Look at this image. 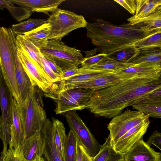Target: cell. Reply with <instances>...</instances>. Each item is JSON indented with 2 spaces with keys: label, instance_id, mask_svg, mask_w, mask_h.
<instances>
[{
  "label": "cell",
  "instance_id": "18",
  "mask_svg": "<svg viewBox=\"0 0 161 161\" xmlns=\"http://www.w3.org/2000/svg\"><path fill=\"white\" fill-rule=\"evenodd\" d=\"M121 81L115 72H114L75 85L63 86H58V88L61 89L73 88H89L95 91L114 86L119 83Z\"/></svg>",
  "mask_w": 161,
  "mask_h": 161
},
{
  "label": "cell",
  "instance_id": "12",
  "mask_svg": "<svg viewBox=\"0 0 161 161\" xmlns=\"http://www.w3.org/2000/svg\"><path fill=\"white\" fill-rule=\"evenodd\" d=\"M150 123L148 118L128 130L113 144L114 150L117 153L124 154L136 142L142 138Z\"/></svg>",
  "mask_w": 161,
  "mask_h": 161
},
{
  "label": "cell",
  "instance_id": "37",
  "mask_svg": "<svg viewBox=\"0 0 161 161\" xmlns=\"http://www.w3.org/2000/svg\"><path fill=\"white\" fill-rule=\"evenodd\" d=\"M107 56V54L99 53L91 56L85 57L83 58L81 62V66L85 68H89Z\"/></svg>",
  "mask_w": 161,
  "mask_h": 161
},
{
  "label": "cell",
  "instance_id": "19",
  "mask_svg": "<svg viewBox=\"0 0 161 161\" xmlns=\"http://www.w3.org/2000/svg\"><path fill=\"white\" fill-rule=\"evenodd\" d=\"M11 3L33 12H36L49 15L58 8L65 0H9Z\"/></svg>",
  "mask_w": 161,
  "mask_h": 161
},
{
  "label": "cell",
  "instance_id": "10",
  "mask_svg": "<svg viewBox=\"0 0 161 161\" xmlns=\"http://www.w3.org/2000/svg\"><path fill=\"white\" fill-rule=\"evenodd\" d=\"M13 98L0 72V108L3 125L2 135L1 139L3 144V150L1 153V157H3L7 152V147L10 138V128Z\"/></svg>",
  "mask_w": 161,
  "mask_h": 161
},
{
  "label": "cell",
  "instance_id": "7",
  "mask_svg": "<svg viewBox=\"0 0 161 161\" xmlns=\"http://www.w3.org/2000/svg\"><path fill=\"white\" fill-rule=\"evenodd\" d=\"M47 20L51 25L48 40H62L73 30L86 28L88 23L81 15L58 8L49 14Z\"/></svg>",
  "mask_w": 161,
  "mask_h": 161
},
{
  "label": "cell",
  "instance_id": "33",
  "mask_svg": "<svg viewBox=\"0 0 161 161\" xmlns=\"http://www.w3.org/2000/svg\"><path fill=\"white\" fill-rule=\"evenodd\" d=\"M152 63L161 64V49L156 48L140 51V54L130 63Z\"/></svg>",
  "mask_w": 161,
  "mask_h": 161
},
{
  "label": "cell",
  "instance_id": "20",
  "mask_svg": "<svg viewBox=\"0 0 161 161\" xmlns=\"http://www.w3.org/2000/svg\"><path fill=\"white\" fill-rule=\"evenodd\" d=\"M135 14L127 19L131 25L138 24L161 7V0H136Z\"/></svg>",
  "mask_w": 161,
  "mask_h": 161
},
{
  "label": "cell",
  "instance_id": "1",
  "mask_svg": "<svg viewBox=\"0 0 161 161\" xmlns=\"http://www.w3.org/2000/svg\"><path fill=\"white\" fill-rule=\"evenodd\" d=\"M161 75L121 81L114 86L94 91L85 109L96 115L112 119L140 98L161 88Z\"/></svg>",
  "mask_w": 161,
  "mask_h": 161
},
{
  "label": "cell",
  "instance_id": "30",
  "mask_svg": "<svg viewBox=\"0 0 161 161\" xmlns=\"http://www.w3.org/2000/svg\"><path fill=\"white\" fill-rule=\"evenodd\" d=\"M47 22V20L45 19L31 18L17 24L12 25L11 28L16 35H22Z\"/></svg>",
  "mask_w": 161,
  "mask_h": 161
},
{
  "label": "cell",
  "instance_id": "45",
  "mask_svg": "<svg viewBox=\"0 0 161 161\" xmlns=\"http://www.w3.org/2000/svg\"><path fill=\"white\" fill-rule=\"evenodd\" d=\"M2 127H3V125H2V120L1 117L0 116V132L1 131V130L2 129Z\"/></svg>",
  "mask_w": 161,
  "mask_h": 161
},
{
  "label": "cell",
  "instance_id": "17",
  "mask_svg": "<svg viewBox=\"0 0 161 161\" xmlns=\"http://www.w3.org/2000/svg\"><path fill=\"white\" fill-rule=\"evenodd\" d=\"M17 104L18 103L13 98L10 128V138L9 145L16 151L20 152L21 146L25 137Z\"/></svg>",
  "mask_w": 161,
  "mask_h": 161
},
{
  "label": "cell",
  "instance_id": "21",
  "mask_svg": "<svg viewBox=\"0 0 161 161\" xmlns=\"http://www.w3.org/2000/svg\"><path fill=\"white\" fill-rule=\"evenodd\" d=\"M115 72L109 70L97 69L82 67L80 73L66 80L58 82V85L63 86L75 85L90 80L107 74Z\"/></svg>",
  "mask_w": 161,
  "mask_h": 161
},
{
  "label": "cell",
  "instance_id": "29",
  "mask_svg": "<svg viewBox=\"0 0 161 161\" xmlns=\"http://www.w3.org/2000/svg\"><path fill=\"white\" fill-rule=\"evenodd\" d=\"M140 51L134 44L129 45L108 55L118 62L130 63L139 55Z\"/></svg>",
  "mask_w": 161,
  "mask_h": 161
},
{
  "label": "cell",
  "instance_id": "11",
  "mask_svg": "<svg viewBox=\"0 0 161 161\" xmlns=\"http://www.w3.org/2000/svg\"><path fill=\"white\" fill-rule=\"evenodd\" d=\"M17 56L33 83L43 92H46L52 86L53 83L44 70L26 53L17 47Z\"/></svg>",
  "mask_w": 161,
  "mask_h": 161
},
{
  "label": "cell",
  "instance_id": "27",
  "mask_svg": "<svg viewBox=\"0 0 161 161\" xmlns=\"http://www.w3.org/2000/svg\"><path fill=\"white\" fill-rule=\"evenodd\" d=\"M134 45L140 51L156 48L161 49V29L151 33Z\"/></svg>",
  "mask_w": 161,
  "mask_h": 161
},
{
  "label": "cell",
  "instance_id": "9",
  "mask_svg": "<svg viewBox=\"0 0 161 161\" xmlns=\"http://www.w3.org/2000/svg\"><path fill=\"white\" fill-rule=\"evenodd\" d=\"M64 116L69 126L76 135L80 143L93 158L99 153L101 145L91 132L76 111L66 112Z\"/></svg>",
  "mask_w": 161,
  "mask_h": 161
},
{
  "label": "cell",
  "instance_id": "23",
  "mask_svg": "<svg viewBox=\"0 0 161 161\" xmlns=\"http://www.w3.org/2000/svg\"><path fill=\"white\" fill-rule=\"evenodd\" d=\"M51 29V25L47 22L22 35L40 49L45 45L48 40Z\"/></svg>",
  "mask_w": 161,
  "mask_h": 161
},
{
  "label": "cell",
  "instance_id": "13",
  "mask_svg": "<svg viewBox=\"0 0 161 161\" xmlns=\"http://www.w3.org/2000/svg\"><path fill=\"white\" fill-rule=\"evenodd\" d=\"M121 81L134 78L161 75V65L155 63L134 64L126 69L115 72Z\"/></svg>",
  "mask_w": 161,
  "mask_h": 161
},
{
  "label": "cell",
  "instance_id": "38",
  "mask_svg": "<svg viewBox=\"0 0 161 161\" xmlns=\"http://www.w3.org/2000/svg\"><path fill=\"white\" fill-rule=\"evenodd\" d=\"M142 102H161V88L155 89L140 98L135 103Z\"/></svg>",
  "mask_w": 161,
  "mask_h": 161
},
{
  "label": "cell",
  "instance_id": "22",
  "mask_svg": "<svg viewBox=\"0 0 161 161\" xmlns=\"http://www.w3.org/2000/svg\"><path fill=\"white\" fill-rule=\"evenodd\" d=\"M16 77L22 103L31 95L33 84L24 69L17 53Z\"/></svg>",
  "mask_w": 161,
  "mask_h": 161
},
{
  "label": "cell",
  "instance_id": "31",
  "mask_svg": "<svg viewBox=\"0 0 161 161\" xmlns=\"http://www.w3.org/2000/svg\"><path fill=\"white\" fill-rule=\"evenodd\" d=\"M134 64L131 63H122L117 61L108 56L89 68L97 69H106L115 72L129 68Z\"/></svg>",
  "mask_w": 161,
  "mask_h": 161
},
{
  "label": "cell",
  "instance_id": "4",
  "mask_svg": "<svg viewBox=\"0 0 161 161\" xmlns=\"http://www.w3.org/2000/svg\"><path fill=\"white\" fill-rule=\"evenodd\" d=\"M42 92L33 84L31 96L21 103H18L25 138L40 132L47 119L44 108Z\"/></svg>",
  "mask_w": 161,
  "mask_h": 161
},
{
  "label": "cell",
  "instance_id": "8",
  "mask_svg": "<svg viewBox=\"0 0 161 161\" xmlns=\"http://www.w3.org/2000/svg\"><path fill=\"white\" fill-rule=\"evenodd\" d=\"M149 117L141 112L128 110L112 118L107 126L112 144L128 130Z\"/></svg>",
  "mask_w": 161,
  "mask_h": 161
},
{
  "label": "cell",
  "instance_id": "34",
  "mask_svg": "<svg viewBox=\"0 0 161 161\" xmlns=\"http://www.w3.org/2000/svg\"><path fill=\"white\" fill-rule=\"evenodd\" d=\"M67 142L64 153V161H76L79 139L75 133L70 130L67 135Z\"/></svg>",
  "mask_w": 161,
  "mask_h": 161
},
{
  "label": "cell",
  "instance_id": "43",
  "mask_svg": "<svg viewBox=\"0 0 161 161\" xmlns=\"http://www.w3.org/2000/svg\"><path fill=\"white\" fill-rule=\"evenodd\" d=\"M82 70V67H81L78 68V67H73L63 70L61 80H66L80 73Z\"/></svg>",
  "mask_w": 161,
  "mask_h": 161
},
{
  "label": "cell",
  "instance_id": "15",
  "mask_svg": "<svg viewBox=\"0 0 161 161\" xmlns=\"http://www.w3.org/2000/svg\"><path fill=\"white\" fill-rule=\"evenodd\" d=\"M40 132L44 140L43 155L46 161H64L55 142L52 121L47 119Z\"/></svg>",
  "mask_w": 161,
  "mask_h": 161
},
{
  "label": "cell",
  "instance_id": "16",
  "mask_svg": "<svg viewBox=\"0 0 161 161\" xmlns=\"http://www.w3.org/2000/svg\"><path fill=\"white\" fill-rule=\"evenodd\" d=\"M44 142L40 132H37L25 138L22 143L20 152L27 160L34 161L42 157Z\"/></svg>",
  "mask_w": 161,
  "mask_h": 161
},
{
  "label": "cell",
  "instance_id": "44",
  "mask_svg": "<svg viewBox=\"0 0 161 161\" xmlns=\"http://www.w3.org/2000/svg\"><path fill=\"white\" fill-rule=\"evenodd\" d=\"M43 56L49 66L54 73L60 77L61 80L63 76L62 69L53 60L46 57Z\"/></svg>",
  "mask_w": 161,
  "mask_h": 161
},
{
  "label": "cell",
  "instance_id": "42",
  "mask_svg": "<svg viewBox=\"0 0 161 161\" xmlns=\"http://www.w3.org/2000/svg\"><path fill=\"white\" fill-rule=\"evenodd\" d=\"M146 143L149 146L153 145L161 150V133L157 130L153 131Z\"/></svg>",
  "mask_w": 161,
  "mask_h": 161
},
{
  "label": "cell",
  "instance_id": "46",
  "mask_svg": "<svg viewBox=\"0 0 161 161\" xmlns=\"http://www.w3.org/2000/svg\"><path fill=\"white\" fill-rule=\"evenodd\" d=\"M120 161H124V159Z\"/></svg>",
  "mask_w": 161,
  "mask_h": 161
},
{
  "label": "cell",
  "instance_id": "36",
  "mask_svg": "<svg viewBox=\"0 0 161 161\" xmlns=\"http://www.w3.org/2000/svg\"><path fill=\"white\" fill-rule=\"evenodd\" d=\"M0 161H29L25 159L21 153L16 151L12 147L9 146L6 154L0 157ZM34 161H45L42 157Z\"/></svg>",
  "mask_w": 161,
  "mask_h": 161
},
{
  "label": "cell",
  "instance_id": "6",
  "mask_svg": "<svg viewBox=\"0 0 161 161\" xmlns=\"http://www.w3.org/2000/svg\"><path fill=\"white\" fill-rule=\"evenodd\" d=\"M40 50L43 56L53 60L63 71L78 67L84 58L79 50L68 46L60 39L48 40Z\"/></svg>",
  "mask_w": 161,
  "mask_h": 161
},
{
  "label": "cell",
  "instance_id": "26",
  "mask_svg": "<svg viewBox=\"0 0 161 161\" xmlns=\"http://www.w3.org/2000/svg\"><path fill=\"white\" fill-rule=\"evenodd\" d=\"M53 129L54 138L57 147L64 161V153L67 142V135L63 123L58 119L52 117Z\"/></svg>",
  "mask_w": 161,
  "mask_h": 161
},
{
  "label": "cell",
  "instance_id": "35",
  "mask_svg": "<svg viewBox=\"0 0 161 161\" xmlns=\"http://www.w3.org/2000/svg\"><path fill=\"white\" fill-rule=\"evenodd\" d=\"M138 23L152 32L161 29V7Z\"/></svg>",
  "mask_w": 161,
  "mask_h": 161
},
{
  "label": "cell",
  "instance_id": "28",
  "mask_svg": "<svg viewBox=\"0 0 161 161\" xmlns=\"http://www.w3.org/2000/svg\"><path fill=\"white\" fill-rule=\"evenodd\" d=\"M4 8L8 9L13 18L18 22L28 19L32 13L22 7L15 6L9 0H0V9Z\"/></svg>",
  "mask_w": 161,
  "mask_h": 161
},
{
  "label": "cell",
  "instance_id": "24",
  "mask_svg": "<svg viewBox=\"0 0 161 161\" xmlns=\"http://www.w3.org/2000/svg\"><path fill=\"white\" fill-rule=\"evenodd\" d=\"M16 42L17 47L26 53L43 70L40 58V49L22 35H16Z\"/></svg>",
  "mask_w": 161,
  "mask_h": 161
},
{
  "label": "cell",
  "instance_id": "25",
  "mask_svg": "<svg viewBox=\"0 0 161 161\" xmlns=\"http://www.w3.org/2000/svg\"><path fill=\"white\" fill-rule=\"evenodd\" d=\"M101 145L99 152L92 161H120L124 159V154L117 153L113 148L110 136Z\"/></svg>",
  "mask_w": 161,
  "mask_h": 161
},
{
  "label": "cell",
  "instance_id": "2",
  "mask_svg": "<svg viewBox=\"0 0 161 161\" xmlns=\"http://www.w3.org/2000/svg\"><path fill=\"white\" fill-rule=\"evenodd\" d=\"M86 28L87 37L96 47L97 52L108 55L134 44L153 32L140 23L117 25L101 19L88 22Z\"/></svg>",
  "mask_w": 161,
  "mask_h": 161
},
{
  "label": "cell",
  "instance_id": "39",
  "mask_svg": "<svg viewBox=\"0 0 161 161\" xmlns=\"http://www.w3.org/2000/svg\"><path fill=\"white\" fill-rule=\"evenodd\" d=\"M42 64L44 71L53 83H57L61 81L59 76L54 73L46 62L42 54L40 55Z\"/></svg>",
  "mask_w": 161,
  "mask_h": 161
},
{
  "label": "cell",
  "instance_id": "32",
  "mask_svg": "<svg viewBox=\"0 0 161 161\" xmlns=\"http://www.w3.org/2000/svg\"><path fill=\"white\" fill-rule=\"evenodd\" d=\"M133 108L154 118L161 117V102H142L131 105Z\"/></svg>",
  "mask_w": 161,
  "mask_h": 161
},
{
  "label": "cell",
  "instance_id": "41",
  "mask_svg": "<svg viewBox=\"0 0 161 161\" xmlns=\"http://www.w3.org/2000/svg\"><path fill=\"white\" fill-rule=\"evenodd\" d=\"M77 148V155L76 161H92L93 158L90 156L79 141L78 143Z\"/></svg>",
  "mask_w": 161,
  "mask_h": 161
},
{
  "label": "cell",
  "instance_id": "40",
  "mask_svg": "<svg viewBox=\"0 0 161 161\" xmlns=\"http://www.w3.org/2000/svg\"><path fill=\"white\" fill-rule=\"evenodd\" d=\"M114 1L122 6L133 15L135 14L136 6V0H114Z\"/></svg>",
  "mask_w": 161,
  "mask_h": 161
},
{
  "label": "cell",
  "instance_id": "3",
  "mask_svg": "<svg viewBox=\"0 0 161 161\" xmlns=\"http://www.w3.org/2000/svg\"><path fill=\"white\" fill-rule=\"evenodd\" d=\"M16 35L11 28L0 27V72L13 97L22 103L16 77Z\"/></svg>",
  "mask_w": 161,
  "mask_h": 161
},
{
  "label": "cell",
  "instance_id": "14",
  "mask_svg": "<svg viewBox=\"0 0 161 161\" xmlns=\"http://www.w3.org/2000/svg\"><path fill=\"white\" fill-rule=\"evenodd\" d=\"M124 161H161V153L156 152L142 138L124 154Z\"/></svg>",
  "mask_w": 161,
  "mask_h": 161
},
{
  "label": "cell",
  "instance_id": "5",
  "mask_svg": "<svg viewBox=\"0 0 161 161\" xmlns=\"http://www.w3.org/2000/svg\"><path fill=\"white\" fill-rule=\"evenodd\" d=\"M94 91L84 88L59 89L53 84L44 94L55 102L54 111L56 114H59L85 109L86 105Z\"/></svg>",
  "mask_w": 161,
  "mask_h": 161
}]
</instances>
